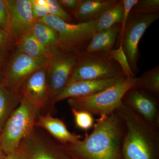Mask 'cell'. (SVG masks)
Listing matches in <instances>:
<instances>
[{"label": "cell", "instance_id": "6da1fadb", "mask_svg": "<svg viewBox=\"0 0 159 159\" xmlns=\"http://www.w3.org/2000/svg\"><path fill=\"white\" fill-rule=\"evenodd\" d=\"M125 132L124 122L115 111L97 119L83 140L62 145L73 159H122Z\"/></svg>", "mask_w": 159, "mask_h": 159}, {"label": "cell", "instance_id": "7a4b0ae2", "mask_svg": "<svg viewBox=\"0 0 159 159\" xmlns=\"http://www.w3.org/2000/svg\"><path fill=\"white\" fill-rule=\"evenodd\" d=\"M115 111L125 125L122 159H159V128L146 122L122 102Z\"/></svg>", "mask_w": 159, "mask_h": 159}, {"label": "cell", "instance_id": "3957f363", "mask_svg": "<svg viewBox=\"0 0 159 159\" xmlns=\"http://www.w3.org/2000/svg\"><path fill=\"white\" fill-rule=\"evenodd\" d=\"M57 31V40L55 48L61 52L79 55L85 52L96 32L97 21L86 23H69L48 14L38 20Z\"/></svg>", "mask_w": 159, "mask_h": 159}, {"label": "cell", "instance_id": "277c9868", "mask_svg": "<svg viewBox=\"0 0 159 159\" xmlns=\"http://www.w3.org/2000/svg\"><path fill=\"white\" fill-rule=\"evenodd\" d=\"M137 77L124 78L114 85L99 93L86 97L67 99L71 109L88 112L99 117L108 116L114 112L122 102L125 93L133 86Z\"/></svg>", "mask_w": 159, "mask_h": 159}, {"label": "cell", "instance_id": "5b68a950", "mask_svg": "<svg viewBox=\"0 0 159 159\" xmlns=\"http://www.w3.org/2000/svg\"><path fill=\"white\" fill-rule=\"evenodd\" d=\"M39 112L29 100L23 97L0 133V140L7 155L18 148L34 126Z\"/></svg>", "mask_w": 159, "mask_h": 159}, {"label": "cell", "instance_id": "8992f818", "mask_svg": "<svg viewBox=\"0 0 159 159\" xmlns=\"http://www.w3.org/2000/svg\"><path fill=\"white\" fill-rule=\"evenodd\" d=\"M123 77L125 76L121 67L108 54H91L84 52L78 56L68 84L80 80Z\"/></svg>", "mask_w": 159, "mask_h": 159}, {"label": "cell", "instance_id": "52a82bcc", "mask_svg": "<svg viewBox=\"0 0 159 159\" xmlns=\"http://www.w3.org/2000/svg\"><path fill=\"white\" fill-rule=\"evenodd\" d=\"M20 147L23 159H73L62 144L36 126L23 140Z\"/></svg>", "mask_w": 159, "mask_h": 159}, {"label": "cell", "instance_id": "ba28073f", "mask_svg": "<svg viewBox=\"0 0 159 159\" xmlns=\"http://www.w3.org/2000/svg\"><path fill=\"white\" fill-rule=\"evenodd\" d=\"M159 13L148 15H129L123 33L119 39L118 47L122 46L131 69L136 76L139 70L140 58L139 44L146 30L158 19Z\"/></svg>", "mask_w": 159, "mask_h": 159}, {"label": "cell", "instance_id": "9c48e42d", "mask_svg": "<svg viewBox=\"0 0 159 159\" xmlns=\"http://www.w3.org/2000/svg\"><path fill=\"white\" fill-rule=\"evenodd\" d=\"M51 49L53 55L47 66L46 78L50 96L53 102L54 97L62 92L67 85L77 63L78 56L63 53L55 47Z\"/></svg>", "mask_w": 159, "mask_h": 159}, {"label": "cell", "instance_id": "30bf717a", "mask_svg": "<svg viewBox=\"0 0 159 159\" xmlns=\"http://www.w3.org/2000/svg\"><path fill=\"white\" fill-rule=\"evenodd\" d=\"M47 66L34 71L27 77L21 85L19 91L24 98L38 110L40 115L52 116L56 112V110L47 84Z\"/></svg>", "mask_w": 159, "mask_h": 159}, {"label": "cell", "instance_id": "8fae6325", "mask_svg": "<svg viewBox=\"0 0 159 159\" xmlns=\"http://www.w3.org/2000/svg\"><path fill=\"white\" fill-rule=\"evenodd\" d=\"M12 51L4 72V84L20 92L26 78L34 71L46 66L49 61L30 57L15 47Z\"/></svg>", "mask_w": 159, "mask_h": 159}, {"label": "cell", "instance_id": "7c38bea8", "mask_svg": "<svg viewBox=\"0 0 159 159\" xmlns=\"http://www.w3.org/2000/svg\"><path fill=\"white\" fill-rule=\"evenodd\" d=\"M122 102L146 122L159 128V98L134 84L124 94Z\"/></svg>", "mask_w": 159, "mask_h": 159}, {"label": "cell", "instance_id": "4fadbf2b", "mask_svg": "<svg viewBox=\"0 0 159 159\" xmlns=\"http://www.w3.org/2000/svg\"><path fill=\"white\" fill-rule=\"evenodd\" d=\"M6 2L9 15L7 31L15 44L31 31L36 20L30 0H7Z\"/></svg>", "mask_w": 159, "mask_h": 159}, {"label": "cell", "instance_id": "5bb4252c", "mask_svg": "<svg viewBox=\"0 0 159 159\" xmlns=\"http://www.w3.org/2000/svg\"><path fill=\"white\" fill-rule=\"evenodd\" d=\"M126 77H117L95 80H80L68 84L53 100L54 104L66 99L86 97L99 93Z\"/></svg>", "mask_w": 159, "mask_h": 159}, {"label": "cell", "instance_id": "9a60e30c", "mask_svg": "<svg viewBox=\"0 0 159 159\" xmlns=\"http://www.w3.org/2000/svg\"><path fill=\"white\" fill-rule=\"evenodd\" d=\"M34 126L44 129L51 137L63 145L77 143L82 138V136L70 132L62 120L54 118L50 115L39 114Z\"/></svg>", "mask_w": 159, "mask_h": 159}, {"label": "cell", "instance_id": "2e32d148", "mask_svg": "<svg viewBox=\"0 0 159 159\" xmlns=\"http://www.w3.org/2000/svg\"><path fill=\"white\" fill-rule=\"evenodd\" d=\"M120 31L121 24H117L108 30L96 32L86 49L85 53L107 55L118 48Z\"/></svg>", "mask_w": 159, "mask_h": 159}, {"label": "cell", "instance_id": "e0dca14e", "mask_svg": "<svg viewBox=\"0 0 159 159\" xmlns=\"http://www.w3.org/2000/svg\"><path fill=\"white\" fill-rule=\"evenodd\" d=\"M117 0H80L72 16L77 23L96 20L106 9Z\"/></svg>", "mask_w": 159, "mask_h": 159}, {"label": "cell", "instance_id": "ac0fdd59", "mask_svg": "<svg viewBox=\"0 0 159 159\" xmlns=\"http://www.w3.org/2000/svg\"><path fill=\"white\" fill-rule=\"evenodd\" d=\"M23 98L20 92L4 84H0V133L9 117Z\"/></svg>", "mask_w": 159, "mask_h": 159}, {"label": "cell", "instance_id": "d6986e66", "mask_svg": "<svg viewBox=\"0 0 159 159\" xmlns=\"http://www.w3.org/2000/svg\"><path fill=\"white\" fill-rule=\"evenodd\" d=\"M14 46L23 53L33 58L49 61L53 55L51 48L39 42L31 34V31L21 38Z\"/></svg>", "mask_w": 159, "mask_h": 159}, {"label": "cell", "instance_id": "ffe728a7", "mask_svg": "<svg viewBox=\"0 0 159 159\" xmlns=\"http://www.w3.org/2000/svg\"><path fill=\"white\" fill-rule=\"evenodd\" d=\"M123 12L122 0H117L96 20V32L106 31L117 24H120Z\"/></svg>", "mask_w": 159, "mask_h": 159}, {"label": "cell", "instance_id": "44dd1931", "mask_svg": "<svg viewBox=\"0 0 159 159\" xmlns=\"http://www.w3.org/2000/svg\"><path fill=\"white\" fill-rule=\"evenodd\" d=\"M31 34L44 45L55 47L57 40V31L45 23L35 21L31 30Z\"/></svg>", "mask_w": 159, "mask_h": 159}, {"label": "cell", "instance_id": "7402d4cb", "mask_svg": "<svg viewBox=\"0 0 159 159\" xmlns=\"http://www.w3.org/2000/svg\"><path fill=\"white\" fill-rule=\"evenodd\" d=\"M135 84L159 98V66L137 77Z\"/></svg>", "mask_w": 159, "mask_h": 159}, {"label": "cell", "instance_id": "603a6c76", "mask_svg": "<svg viewBox=\"0 0 159 159\" xmlns=\"http://www.w3.org/2000/svg\"><path fill=\"white\" fill-rule=\"evenodd\" d=\"M108 55L119 64L126 78L130 79L136 77L131 69L122 46H119L117 48L114 49L108 53Z\"/></svg>", "mask_w": 159, "mask_h": 159}, {"label": "cell", "instance_id": "cb8c5ba5", "mask_svg": "<svg viewBox=\"0 0 159 159\" xmlns=\"http://www.w3.org/2000/svg\"><path fill=\"white\" fill-rule=\"evenodd\" d=\"M159 12V0H139L132 9L130 14L148 15Z\"/></svg>", "mask_w": 159, "mask_h": 159}, {"label": "cell", "instance_id": "d4e9b609", "mask_svg": "<svg viewBox=\"0 0 159 159\" xmlns=\"http://www.w3.org/2000/svg\"><path fill=\"white\" fill-rule=\"evenodd\" d=\"M49 14L69 23H73V16L66 10L57 0H46Z\"/></svg>", "mask_w": 159, "mask_h": 159}, {"label": "cell", "instance_id": "484cf974", "mask_svg": "<svg viewBox=\"0 0 159 159\" xmlns=\"http://www.w3.org/2000/svg\"><path fill=\"white\" fill-rule=\"evenodd\" d=\"M71 111L77 128L82 130H87L93 126L94 119L92 114L85 111H77L74 109H71Z\"/></svg>", "mask_w": 159, "mask_h": 159}, {"label": "cell", "instance_id": "4316f807", "mask_svg": "<svg viewBox=\"0 0 159 159\" xmlns=\"http://www.w3.org/2000/svg\"><path fill=\"white\" fill-rule=\"evenodd\" d=\"M138 2H139V0H122V3H123V12L122 20L120 23L121 24V31H120V34H119V40L124 31L131 9Z\"/></svg>", "mask_w": 159, "mask_h": 159}, {"label": "cell", "instance_id": "83f0119b", "mask_svg": "<svg viewBox=\"0 0 159 159\" xmlns=\"http://www.w3.org/2000/svg\"><path fill=\"white\" fill-rule=\"evenodd\" d=\"M9 15L6 1L0 0V28L7 31Z\"/></svg>", "mask_w": 159, "mask_h": 159}, {"label": "cell", "instance_id": "f1b7e54d", "mask_svg": "<svg viewBox=\"0 0 159 159\" xmlns=\"http://www.w3.org/2000/svg\"><path fill=\"white\" fill-rule=\"evenodd\" d=\"M14 45V41L8 31L0 28V49L12 48Z\"/></svg>", "mask_w": 159, "mask_h": 159}, {"label": "cell", "instance_id": "f546056e", "mask_svg": "<svg viewBox=\"0 0 159 159\" xmlns=\"http://www.w3.org/2000/svg\"><path fill=\"white\" fill-rule=\"evenodd\" d=\"M32 7V13L35 20L42 19L49 14L47 7L39 6L34 2L33 0H30Z\"/></svg>", "mask_w": 159, "mask_h": 159}, {"label": "cell", "instance_id": "4dcf8cb0", "mask_svg": "<svg viewBox=\"0 0 159 159\" xmlns=\"http://www.w3.org/2000/svg\"><path fill=\"white\" fill-rule=\"evenodd\" d=\"M58 2L64 9H67L72 14L77 8L80 0H58Z\"/></svg>", "mask_w": 159, "mask_h": 159}, {"label": "cell", "instance_id": "1f68e13d", "mask_svg": "<svg viewBox=\"0 0 159 159\" xmlns=\"http://www.w3.org/2000/svg\"><path fill=\"white\" fill-rule=\"evenodd\" d=\"M6 50L4 51L2 49H0V84H4V74L1 72V69L6 60Z\"/></svg>", "mask_w": 159, "mask_h": 159}, {"label": "cell", "instance_id": "d6a6232c", "mask_svg": "<svg viewBox=\"0 0 159 159\" xmlns=\"http://www.w3.org/2000/svg\"><path fill=\"white\" fill-rule=\"evenodd\" d=\"M5 159H23L22 153L20 146L13 152L7 155Z\"/></svg>", "mask_w": 159, "mask_h": 159}, {"label": "cell", "instance_id": "836d02e7", "mask_svg": "<svg viewBox=\"0 0 159 159\" xmlns=\"http://www.w3.org/2000/svg\"><path fill=\"white\" fill-rule=\"evenodd\" d=\"M33 1L39 6L47 7L46 0H33Z\"/></svg>", "mask_w": 159, "mask_h": 159}, {"label": "cell", "instance_id": "e575fe53", "mask_svg": "<svg viewBox=\"0 0 159 159\" xmlns=\"http://www.w3.org/2000/svg\"><path fill=\"white\" fill-rule=\"evenodd\" d=\"M7 155L3 150L1 145V140H0V159H5L7 157Z\"/></svg>", "mask_w": 159, "mask_h": 159}, {"label": "cell", "instance_id": "d590c367", "mask_svg": "<svg viewBox=\"0 0 159 159\" xmlns=\"http://www.w3.org/2000/svg\"></svg>", "mask_w": 159, "mask_h": 159}]
</instances>
